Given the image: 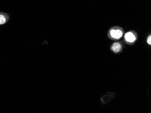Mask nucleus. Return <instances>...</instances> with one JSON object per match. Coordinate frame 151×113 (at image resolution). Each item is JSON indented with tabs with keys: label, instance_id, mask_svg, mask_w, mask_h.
<instances>
[{
	"label": "nucleus",
	"instance_id": "obj_1",
	"mask_svg": "<svg viewBox=\"0 0 151 113\" xmlns=\"http://www.w3.org/2000/svg\"><path fill=\"white\" fill-rule=\"evenodd\" d=\"M124 31L122 27L115 26L109 29L108 31V38L113 41L119 40L123 37Z\"/></svg>",
	"mask_w": 151,
	"mask_h": 113
},
{
	"label": "nucleus",
	"instance_id": "obj_2",
	"mask_svg": "<svg viewBox=\"0 0 151 113\" xmlns=\"http://www.w3.org/2000/svg\"><path fill=\"white\" fill-rule=\"evenodd\" d=\"M124 37V43L129 45L134 44L138 39L137 33L133 30L125 33Z\"/></svg>",
	"mask_w": 151,
	"mask_h": 113
},
{
	"label": "nucleus",
	"instance_id": "obj_3",
	"mask_svg": "<svg viewBox=\"0 0 151 113\" xmlns=\"http://www.w3.org/2000/svg\"><path fill=\"white\" fill-rule=\"evenodd\" d=\"M111 50L114 53H118L123 50V44L121 42H116L113 43L111 45Z\"/></svg>",
	"mask_w": 151,
	"mask_h": 113
},
{
	"label": "nucleus",
	"instance_id": "obj_4",
	"mask_svg": "<svg viewBox=\"0 0 151 113\" xmlns=\"http://www.w3.org/2000/svg\"><path fill=\"white\" fill-rule=\"evenodd\" d=\"M10 18V15L6 13L0 12V26L7 23Z\"/></svg>",
	"mask_w": 151,
	"mask_h": 113
},
{
	"label": "nucleus",
	"instance_id": "obj_5",
	"mask_svg": "<svg viewBox=\"0 0 151 113\" xmlns=\"http://www.w3.org/2000/svg\"><path fill=\"white\" fill-rule=\"evenodd\" d=\"M113 93L111 92H108L106 95H104L101 98V99L102 102L104 104L107 103L108 102L111 101L112 99L113 98Z\"/></svg>",
	"mask_w": 151,
	"mask_h": 113
},
{
	"label": "nucleus",
	"instance_id": "obj_6",
	"mask_svg": "<svg viewBox=\"0 0 151 113\" xmlns=\"http://www.w3.org/2000/svg\"><path fill=\"white\" fill-rule=\"evenodd\" d=\"M147 44L149 45H151V34H149V36L147 37Z\"/></svg>",
	"mask_w": 151,
	"mask_h": 113
}]
</instances>
